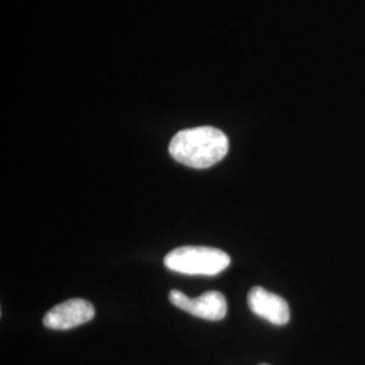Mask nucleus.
<instances>
[{"instance_id": "6", "label": "nucleus", "mask_w": 365, "mask_h": 365, "mask_svg": "<svg viewBox=\"0 0 365 365\" xmlns=\"http://www.w3.org/2000/svg\"><path fill=\"white\" fill-rule=\"evenodd\" d=\"M261 365H268V364H261Z\"/></svg>"}, {"instance_id": "2", "label": "nucleus", "mask_w": 365, "mask_h": 365, "mask_svg": "<svg viewBox=\"0 0 365 365\" xmlns=\"http://www.w3.org/2000/svg\"><path fill=\"white\" fill-rule=\"evenodd\" d=\"M230 256L221 249L207 247H180L170 252L164 264L165 267L184 274H206L214 276L221 274L230 265Z\"/></svg>"}, {"instance_id": "5", "label": "nucleus", "mask_w": 365, "mask_h": 365, "mask_svg": "<svg viewBox=\"0 0 365 365\" xmlns=\"http://www.w3.org/2000/svg\"><path fill=\"white\" fill-rule=\"evenodd\" d=\"M248 306L252 313L277 327L286 325L289 321L287 302L265 288L253 287L249 291Z\"/></svg>"}, {"instance_id": "3", "label": "nucleus", "mask_w": 365, "mask_h": 365, "mask_svg": "<svg viewBox=\"0 0 365 365\" xmlns=\"http://www.w3.org/2000/svg\"><path fill=\"white\" fill-rule=\"evenodd\" d=\"M170 300L182 312L207 321H221L227 313V303L218 291H209L197 298H188L180 291L172 289Z\"/></svg>"}, {"instance_id": "4", "label": "nucleus", "mask_w": 365, "mask_h": 365, "mask_svg": "<svg viewBox=\"0 0 365 365\" xmlns=\"http://www.w3.org/2000/svg\"><path fill=\"white\" fill-rule=\"evenodd\" d=\"M95 309L88 300L69 299L58 303L43 317V325L53 330H69L90 322Z\"/></svg>"}, {"instance_id": "1", "label": "nucleus", "mask_w": 365, "mask_h": 365, "mask_svg": "<svg viewBox=\"0 0 365 365\" xmlns=\"http://www.w3.org/2000/svg\"><path fill=\"white\" fill-rule=\"evenodd\" d=\"M229 140L220 129L202 126L179 131L170 141V153L178 163L195 170H205L225 158Z\"/></svg>"}]
</instances>
